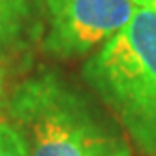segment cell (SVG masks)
I'll list each match as a JSON object with an SVG mask.
<instances>
[{
	"instance_id": "52a82bcc",
	"label": "cell",
	"mask_w": 156,
	"mask_h": 156,
	"mask_svg": "<svg viewBox=\"0 0 156 156\" xmlns=\"http://www.w3.org/2000/svg\"><path fill=\"white\" fill-rule=\"evenodd\" d=\"M2 96H4V75L0 72V111H2ZM0 122H2V119H0Z\"/></svg>"
},
{
	"instance_id": "7a4b0ae2",
	"label": "cell",
	"mask_w": 156,
	"mask_h": 156,
	"mask_svg": "<svg viewBox=\"0 0 156 156\" xmlns=\"http://www.w3.org/2000/svg\"><path fill=\"white\" fill-rule=\"evenodd\" d=\"M83 75L137 147L156 156V8L137 6L130 23L85 64Z\"/></svg>"
},
{
	"instance_id": "3957f363",
	"label": "cell",
	"mask_w": 156,
	"mask_h": 156,
	"mask_svg": "<svg viewBox=\"0 0 156 156\" xmlns=\"http://www.w3.org/2000/svg\"><path fill=\"white\" fill-rule=\"evenodd\" d=\"M45 49L58 57H79L107 43L137 9L136 0H45Z\"/></svg>"
},
{
	"instance_id": "5b68a950",
	"label": "cell",
	"mask_w": 156,
	"mask_h": 156,
	"mask_svg": "<svg viewBox=\"0 0 156 156\" xmlns=\"http://www.w3.org/2000/svg\"><path fill=\"white\" fill-rule=\"evenodd\" d=\"M0 156H28L21 133L8 120L0 122Z\"/></svg>"
},
{
	"instance_id": "8992f818",
	"label": "cell",
	"mask_w": 156,
	"mask_h": 156,
	"mask_svg": "<svg viewBox=\"0 0 156 156\" xmlns=\"http://www.w3.org/2000/svg\"><path fill=\"white\" fill-rule=\"evenodd\" d=\"M136 4L145 8H156V0H136Z\"/></svg>"
},
{
	"instance_id": "6da1fadb",
	"label": "cell",
	"mask_w": 156,
	"mask_h": 156,
	"mask_svg": "<svg viewBox=\"0 0 156 156\" xmlns=\"http://www.w3.org/2000/svg\"><path fill=\"white\" fill-rule=\"evenodd\" d=\"M6 109L28 156H132L126 137L53 72L25 79Z\"/></svg>"
},
{
	"instance_id": "277c9868",
	"label": "cell",
	"mask_w": 156,
	"mask_h": 156,
	"mask_svg": "<svg viewBox=\"0 0 156 156\" xmlns=\"http://www.w3.org/2000/svg\"><path fill=\"white\" fill-rule=\"evenodd\" d=\"M34 0H0V55L25 36L32 21Z\"/></svg>"
}]
</instances>
